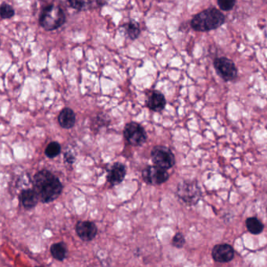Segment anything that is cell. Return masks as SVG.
Returning a JSON list of instances; mask_svg holds the SVG:
<instances>
[{
  "instance_id": "obj_1",
  "label": "cell",
  "mask_w": 267,
  "mask_h": 267,
  "mask_svg": "<svg viewBox=\"0 0 267 267\" xmlns=\"http://www.w3.org/2000/svg\"><path fill=\"white\" fill-rule=\"evenodd\" d=\"M63 188L59 178L47 170L38 172L33 178V189L42 203H49L57 199Z\"/></svg>"
},
{
  "instance_id": "obj_2",
  "label": "cell",
  "mask_w": 267,
  "mask_h": 267,
  "mask_svg": "<svg viewBox=\"0 0 267 267\" xmlns=\"http://www.w3.org/2000/svg\"><path fill=\"white\" fill-rule=\"evenodd\" d=\"M225 17L216 8H209L194 16L191 26L196 32H206L215 30L224 24Z\"/></svg>"
},
{
  "instance_id": "obj_3",
  "label": "cell",
  "mask_w": 267,
  "mask_h": 267,
  "mask_svg": "<svg viewBox=\"0 0 267 267\" xmlns=\"http://www.w3.org/2000/svg\"><path fill=\"white\" fill-rule=\"evenodd\" d=\"M39 22L45 30L54 31L65 23L66 15L61 7L55 5L48 6L42 11Z\"/></svg>"
},
{
  "instance_id": "obj_4",
  "label": "cell",
  "mask_w": 267,
  "mask_h": 267,
  "mask_svg": "<svg viewBox=\"0 0 267 267\" xmlns=\"http://www.w3.org/2000/svg\"><path fill=\"white\" fill-rule=\"evenodd\" d=\"M176 195L187 205H194L202 197V191L196 182L184 181L178 184Z\"/></svg>"
},
{
  "instance_id": "obj_5",
  "label": "cell",
  "mask_w": 267,
  "mask_h": 267,
  "mask_svg": "<svg viewBox=\"0 0 267 267\" xmlns=\"http://www.w3.org/2000/svg\"><path fill=\"white\" fill-rule=\"evenodd\" d=\"M151 159L155 166L166 170L172 168L176 163L173 152L163 145H157L152 150Z\"/></svg>"
},
{
  "instance_id": "obj_6",
  "label": "cell",
  "mask_w": 267,
  "mask_h": 267,
  "mask_svg": "<svg viewBox=\"0 0 267 267\" xmlns=\"http://www.w3.org/2000/svg\"><path fill=\"white\" fill-rule=\"evenodd\" d=\"M124 136L128 144L135 147L143 145L148 138L144 128L136 122H130L125 125Z\"/></svg>"
},
{
  "instance_id": "obj_7",
  "label": "cell",
  "mask_w": 267,
  "mask_h": 267,
  "mask_svg": "<svg viewBox=\"0 0 267 267\" xmlns=\"http://www.w3.org/2000/svg\"><path fill=\"white\" fill-rule=\"evenodd\" d=\"M143 180L150 185H161L170 177L168 172L157 166H148L143 170Z\"/></svg>"
},
{
  "instance_id": "obj_8",
  "label": "cell",
  "mask_w": 267,
  "mask_h": 267,
  "mask_svg": "<svg viewBox=\"0 0 267 267\" xmlns=\"http://www.w3.org/2000/svg\"><path fill=\"white\" fill-rule=\"evenodd\" d=\"M214 68L217 74L226 81L235 79L238 75V70L233 61L228 58L219 57L214 61Z\"/></svg>"
},
{
  "instance_id": "obj_9",
  "label": "cell",
  "mask_w": 267,
  "mask_h": 267,
  "mask_svg": "<svg viewBox=\"0 0 267 267\" xmlns=\"http://www.w3.org/2000/svg\"><path fill=\"white\" fill-rule=\"evenodd\" d=\"M76 233L81 240L90 242L96 237L98 233L97 227L92 221H78L75 226Z\"/></svg>"
},
{
  "instance_id": "obj_10",
  "label": "cell",
  "mask_w": 267,
  "mask_h": 267,
  "mask_svg": "<svg viewBox=\"0 0 267 267\" xmlns=\"http://www.w3.org/2000/svg\"><path fill=\"white\" fill-rule=\"evenodd\" d=\"M126 174V166L123 163H115L110 165L108 169L106 181L112 186H116L125 180Z\"/></svg>"
},
{
  "instance_id": "obj_11",
  "label": "cell",
  "mask_w": 267,
  "mask_h": 267,
  "mask_svg": "<svg viewBox=\"0 0 267 267\" xmlns=\"http://www.w3.org/2000/svg\"><path fill=\"white\" fill-rule=\"evenodd\" d=\"M234 252L232 246L227 244H221L214 246L212 256L216 262H228L233 259Z\"/></svg>"
},
{
  "instance_id": "obj_12",
  "label": "cell",
  "mask_w": 267,
  "mask_h": 267,
  "mask_svg": "<svg viewBox=\"0 0 267 267\" xmlns=\"http://www.w3.org/2000/svg\"><path fill=\"white\" fill-rule=\"evenodd\" d=\"M166 100L163 93L154 90L148 95L146 100V106L149 109L154 112H161L165 109Z\"/></svg>"
},
{
  "instance_id": "obj_13",
  "label": "cell",
  "mask_w": 267,
  "mask_h": 267,
  "mask_svg": "<svg viewBox=\"0 0 267 267\" xmlns=\"http://www.w3.org/2000/svg\"><path fill=\"white\" fill-rule=\"evenodd\" d=\"M58 122L61 128L64 129H71L75 125V113L71 108H64L60 113L59 116H58Z\"/></svg>"
},
{
  "instance_id": "obj_14",
  "label": "cell",
  "mask_w": 267,
  "mask_h": 267,
  "mask_svg": "<svg viewBox=\"0 0 267 267\" xmlns=\"http://www.w3.org/2000/svg\"><path fill=\"white\" fill-rule=\"evenodd\" d=\"M20 202L26 210L35 208L39 202V197L34 189H26L20 194Z\"/></svg>"
},
{
  "instance_id": "obj_15",
  "label": "cell",
  "mask_w": 267,
  "mask_h": 267,
  "mask_svg": "<svg viewBox=\"0 0 267 267\" xmlns=\"http://www.w3.org/2000/svg\"><path fill=\"white\" fill-rule=\"evenodd\" d=\"M50 253L54 259L62 262L67 258L68 248L64 242H58L51 246Z\"/></svg>"
},
{
  "instance_id": "obj_16",
  "label": "cell",
  "mask_w": 267,
  "mask_h": 267,
  "mask_svg": "<svg viewBox=\"0 0 267 267\" xmlns=\"http://www.w3.org/2000/svg\"><path fill=\"white\" fill-rule=\"evenodd\" d=\"M121 27L124 29L125 34L131 40H135V39H138L140 33H141L139 24L135 20H131V21L122 25Z\"/></svg>"
},
{
  "instance_id": "obj_17",
  "label": "cell",
  "mask_w": 267,
  "mask_h": 267,
  "mask_svg": "<svg viewBox=\"0 0 267 267\" xmlns=\"http://www.w3.org/2000/svg\"><path fill=\"white\" fill-rule=\"evenodd\" d=\"M109 124V118L104 113H99L92 121L91 128L95 132H98L102 128L107 127Z\"/></svg>"
},
{
  "instance_id": "obj_18",
  "label": "cell",
  "mask_w": 267,
  "mask_h": 267,
  "mask_svg": "<svg viewBox=\"0 0 267 267\" xmlns=\"http://www.w3.org/2000/svg\"><path fill=\"white\" fill-rule=\"evenodd\" d=\"M246 227L252 234H259L263 230V224L255 217H250L246 220Z\"/></svg>"
},
{
  "instance_id": "obj_19",
  "label": "cell",
  "mask_w": 267,
  "mask_h": 267,
  "mask_svg": "<svg viewBox=\"0 0 267 267\" xmlns=\"http://www.w3.org/2000/svg\"><path fill=\"white\" fill-rule=\"evenodd\" d=\"M70 6L74 10L78 11H84L91 8L90 0H68Z\"/></svg>"
},
{
  "instance_id": "obj_20",
  "label": "cell",
  "mask_w": 267,
  "mask_h": 267,
  "mask_svg": "<svg viewBox=\"0 0 267 267\" xmlns=\"http://www.w3.org/2000/svg\"><path fill=\"white\" fill-rule=\"evenodd\" d=\"M61 153V144L56 141H52V142L49 143L46 147V150H45L46 157L50 159L55 158V157L59 156Z\"/></svg>"
},
{
  "instance_id": "obj_21",
  "label": "cell",
  "mask_w": 267,
  "mask_h": 267,
  "mask_svg": "<svg viewBox=\"0 0 267 267\" xmlns=\"http://www.w3.org/2000/svg\"><path fill=\"white\" fill-rule=\"evenodd\" d=\"M14 16V10L11 6L3 4L0 6V17L4 19H10Z\"/></svg>"
},
{
  "instance_id": "obj_22",
  "label": "cell",
  "mask_w": 267,
  "mask_h": 267,
  "mask_svg": "<svg viewBox=\"0 0 267 267\" xmlns=\"http://www.w3.org/2000/svg\"><path fill=\"white\" fill-rule=\"evenodd\" d=\"M185 238L182 233H176L172 239V246L177 249H182L185 246Z\"/></svg>"
},
{
  "instance_id": "obj_23",
  "label": "cell",
  "mask_w": 267,
  "mask_h": 267,
  "mask_svg": "<svg viewBox=\"0 0 267 267\" xmlns=\"http://www.w3.org/2000/svg\"><path fill=\"white\" fill-rule=\"evenodd\" d=\"M236 0H217L219 7L224 11L232 10L235 5Z\"/></svg>"
},
{
  "instance_id": "obj_24",
  "label": "cell",
  "mask_w": 267,
  "mask_h": 267,
  "mask_svg": "<svg viewBox=\"0 0 267 267\" xmlns=\"http://www.w3.org/2000/svg\"><path fill=\"white\" fill-rule=\"evenodd\" d=\"M64 161L68 164H73L75 161V157L71 152H67L64 154Z\"/></svg>"
},
{
  "instance_id": "obj_25",
  "label": "cell",
  "mask_w": 267,
  "mask_h": 267,
  "mask_svg": "<svg viewBox=\"0 0 267 267\" xmlns=\"http://www.w3.org/2000/svg\"><path fill=\"white\" fill-rule=\"evenodd\" d=\"M36 267H42V266H36Z\"/></svg>"
}]
</instances>
